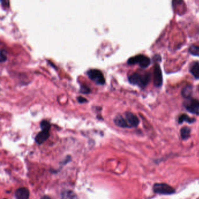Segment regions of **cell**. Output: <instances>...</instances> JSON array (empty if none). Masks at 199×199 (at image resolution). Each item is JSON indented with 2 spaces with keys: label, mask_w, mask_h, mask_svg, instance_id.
Returning <instances> with one entry per match:
<instances>
[{
  "label": "cell",
  "mask_w": 199,
  "mask_h": 199,
  "mask_svg": "<svg viewBox=\"0 0 199 199\" xmlns=\"http://www.w3.org/2000/svg\"><path fill=\"white\" fill-rule=\"evenodd\" d=\"M50 136L49 131L41 130L35 137V141L38 144H42L45 142Z\"/></svg>",
  "instance_id": "ba28073f"
},
{
  "label": "cell",
  "mask_w": 199,
  "mask_h": 199,
  "mask_svg": "<svg viewBox=\"0 0 199 199\" xmlns=\"http://www.w3.org/2000/svg\"><path fill=\"white\" fill-rule=\"evenodd\" d=\"M29 191L26 187H20L15 192L16 199H29Z\"/></svg>",
  "instance_id": "9c48e42d"
},
{
  "label": "cell",
  "mask_w": 199,
  "mask_h": 199,
  "mask_svg": "<svg viewBox=\"0 0 199 199\" xmlns=\"http://www.w3.org/2000/svg\"><path fill=\"white\" fill-rule=\"evenodd\" d=\"M150 80L151 75L149 73L141 74L139 73H134L129 77V81L130 83L136 85L142 88L147 87Z\"/></svg>",
  "instance_id": "6da1fadb"
},
{
  "label": "cell",
  "mask_w": 199,
  "mask_h": 199,
  "mask_svg": "<svg viewBox=\"0 0 199 199\" xmlns=\"http://www.w3.org/2000/svg\"><path fill=\"white\" fill-rule=\"evenodd\" d=\"M80 92H81L85 94H87L91 92L90 91V89L89 87H88L87 85H83L81 87V89H80Z\"/></svg>",
  "instance_id": "ac0fdd59"
},
{
  "label": "cell",
  "mask_w": 199,
  "mask_h": 199,
  "mask_svg": "<svg viewBox=\"0 0 199 199\" xmlns=\"http://www.w3.org/2000/svg\"><path fill=\"white\" fill-rule=\"evenodd\" d=\"M153 190L155 193L161 195H172L175 193L174 189L166 183H156L154 185Z\"/></svg>",
  "instance_id": "277c9868"
},
{
  "label": "cell",
  "mask_w": 199,
  "mask_h": 199,
  "mask_svg": "<svg viewBox=\"0 0 199 199\" xmlns=\"http://www.w3.org/2000/svg\"><path fill=\"white\" fill-rule=\"evenodd\" d=\"M189 51L190 54L193 56H199V46L196 45H192L189 47Z\"/></svg>",
  "instance_id": "2e32d148"
},
{
  "label": "cell",
  "mask_w": 199,
  "mask_h": 199,
  "mask_svg": "<svg viewBox=\"0 0 199 199\" xmlns=\"http://www.w3.org/2000/svg\"><path fill=\"white\" fill-rule=\"evenodd\" d=\"M181 137L183 140H187L189 138L190 135V128L187 127H183L181 130Z\"/></svg>",
  "instance_id": "9a60e30c"
},
{
  "label": "cell",
  "mask_w": 199,
  "mask_h": 199,
  "mask_svg": "<svg viewBox=\"0 0 199 199\" xmlns=\"http://www.w3.org/2000/svg\"><path fill=\"white\" fill-rule=\"evenodd\" d=\"M193 92L192 87L191 85H186L182 90V95L183 97H185L186 99L190 98L192 95V93Z\"/></svg>",
  "instance_id": "4fadbf2b"
},
{
  "label": "cell",
  "mask_w": 199,
  "mask_h": 199,
  "mask_svg": "<svg viewBox=\"0 0 199 199\" xmlns=\"http://www.w3.org/2000/svg\"><path fill=\"white\" fill-rule=\"evenodd\" d=\"M40 199H51L49 196H43L42 198Z\"/></svg>",
  "instance_id": "44dd1931"
},
{
  "label": "cell",
  "mask_w": 199,
  "mask_h": 199,
  "mask_svg": "<svg viewBox=\"0 0 199 199\" xmlns=\"http://www.w3.org/2000/svg\"></svg>",
  "instance_id": "603a6c76"
},
{
  "label": "cell",
  "mask_w": 199,
  "mask_h": 199,
  "mask_svg": "<svg viewBox=\"0 0 199 199\" xmlns=\"http://www.w3.org/2000/svg\"><path fill=\"white\" fill-rule=\"evenodd\" d=\"M195 119L194 118H191L189 116H187V115L183 114L181 116H179L178 122L179 124H182L184 121L189 123H192L195 122Z\"/></svg>",
  "instance_id": "5bb4252c"
},
{
  "label": "cell",
  "mask_w": 199,
  "mask_h": 199,
  "mask_svg": "<svg viewBox=\"0 0 199 199\" xmlns=\"http://www.w3.org/2000/svg\"><path fill=\"white\" fill-rule=\"evenodd\" d=\"M88 77L99 85L105 83V79L101 71L97 69H91L87 71Z\"/></svg>",
  "instance_id": "3957f363"
},
{
  "label": "cell",
  "mask_w": 199,
  "mask_h": 199,
  "mask_svg": "<svg viewBox=\"0 0 199 199\" xmlns=\"http://www.w3.org/2000/svg\"><path fill=\"white\" fill-rule=\"evenodd\" d=\"M7 60V52L4 50L1 51V61L4 62Z\"/></svg>",
  "instance_id": "d6986e66"
},
{
  "label": "cell",
  "mask_w": 199,
  "mask_h": 199,
  "mask_svg": "<svg viewBox=\"0 0 199 199\" xmlns=\"http://www.w3.org/2000/svg\"><path fill=\"white\" fill-rule=\"evenodd\" d=\"M61 199H79L78 196L73 191L63 190L61 193Z\"/></svg>",
  "instance_id": "8fae6325"
},
{
  "label": "cell",
  "mask_w": 199,
  "mask_h": 199,
  "mask_svg": "<svg viewBox=\"0 0 199 199\" xmlns=\"http://www.w3.org/2000/svg\"></svg>",
  "instance_id": "7402d4cb"
},
{
  "label": "cell",
  "mask_w": 199,
  "mask_h": 199,
  "mask_svg": "<svg viewBox=\"0 0 199 199\" xmlns=\"http://www.w3.org/2000/svg\"><path fill=\"white\" fill-rule=\"evenodd\" d=\"M40 128H41L42 130H48V131H49L50 129V127H51L50 123L48 121H46V120L42 121H41V123H40Z\"/></svg>",
  "instance_id": "e0dca14e"
},
{
  "label": "cell",
  "mask_w": 199,
  "mask_h": 199,
  "mask_svg": "<svg viewBox=\"0 0 199 199\" xmlns=\"http://www.w3.org/2000/svg\"><path fill=\"white\" fill-rule=\"evenodd\" d=\"M113 121L115 124L118 127L121 128H129V126L127 125L125 117H123L121 115H117L114 118Z\"/></svg>",
  "instance_id": "30bf717a"
},
{
  "label": "cell",
  "mask_w": 199,
  "mask_h": 199,
  "mask_svg": "<svg viewBox=\"0 0 199 199\" xmlns=\"http://www.w3.org/2000/svg\"><path fill=\"white\" fill-rule=\"evenodd\" d=\"M189 70L196 79H199V62L194 61L190 65Z\"/></svg>",
  "instance_id": "7c38bea8"
},
{
  "label": "cell",
  "mask_w": 199,
  "mask_h": 199,
  "mask_svg": "<svg viewBox=\"0 0 199 199\" xmlns=\"http://www.w3.org/2000/svg\"><path fill=\"white\" fill-rule=\"evenodd\" d=\"M184 107L187 111L199 115V101L193 98H189L184 103Z\"/></svg>",
  "instance_id": "5b68a950"
},
{
  "label": "cell",
  "mask_w": 199,
  "mask_h": 199,
  "mask_svg": "<svg viewBox=\"0 0 199 199\" xmlns=\"http://www.w3.org/2000/svg\"><path fill=\"white\" fill-rule=\"evenodd\" d=\"M125 118L129 126V128L135 127L139 125L140 121L137 116L135 115L133 113L127 111L125 114Z\"/></svg>",
  "instance_id": "52a82bcc"
},
{
  "label": "cell",
  "mask_w": 199,
  "mask_h": 199,
  "mask_svg": "<svg viewBox=\"0 0 199 199\" xmlns=\"http://www.w3.org/2000/svg\"><path fill=\"white\" fill-rule=\"evenodd\" d=\"M127 64L129 65H134L138 64L142 69H146L151 64V60L148 56L143 54H139L131 57L127 61Z\"/></svg>",
  "instance_id": "7a4b0ae2"
},
{
  "label": "cell",
  "mask_w": 199,
  "mask_h": 199,
  "mask_svg": "<svg viewBox=\"0 0 199 199\" xmlns=\"http://www.w3.org/2000/svg\"><path fill=\"white\" fill-rule=\"evenodd\" d=\"M163 82L162 71L159 64L154 65V84L157 87H160Z\"/></svg>",
  "instance_id": "8992f818"
},
{
  "label": "cell",
  "mask_w": 199,
  "mask_h": 199,
  "mask_svg": "<svg viewBox=\"0 0 199 199\" xmlns=\"http://www.w3.org/2000/svg\"><path fill=\"white\" fill-rule=\"evenodd\" d=\"M77 100L79 103H85V102H88L87 99H86L85 97H77Z\"/></svg>",
  "instance_id": "ffe728a7"
}]
</instances>
